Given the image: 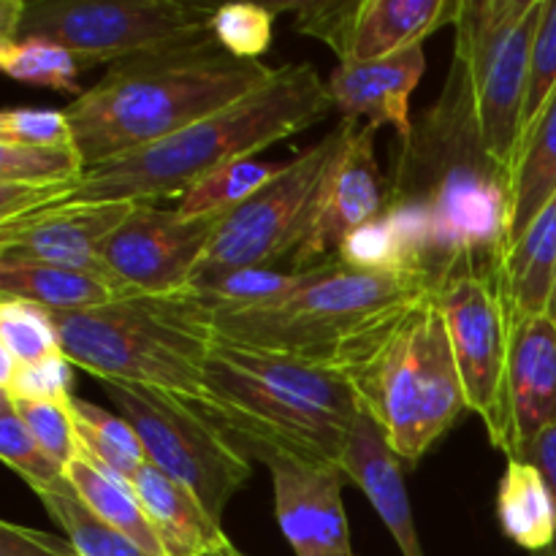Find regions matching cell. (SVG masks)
<instances>
[{"label":"cell","instance_id":"obj_1","mask_svg":"<svg viewBox=\"0 0 556 556\" xmlns=\"http://www.w3.org/2000/svg\"><path fill=\"white\" fill-rule=\"evenodd\" d=\"M386 215L410 233L432 288L454 266L503 261L510 248L514 174L483 139L470 60L456 38L443 90L396 144Z\"/></svg>","mask_w":556,"mask_h":556},{"label":"cell","instance_id":"obj_2","mask_svg":"<svg viewBox=\"0 0 556 556\" xmlns=\"http://www.w3.org/2000/svg\"><path fill=\"white\" fill-rule=\"evenodd\" d=\"M331 112L334 103L329 85L313 65H282L266 85L231 106L144 150L87 168L79 182L60 190L52 206L90 201L152 204L161 199H182L220 168L250 161L266 147L324 123Z\"/></svg>","mask_w":556,"mask_h":556},{"label":"cell","instance_id":"obj_3","mask_svg":"<svg viewBox=\"0 0 556 556\" xmlns=\"http://www.w3.org/2000/svg\"><path fill=\"white\" fill-rule=\"evenodd\" d=\"M228 54L210 36L136 54L65 106L85 166L123 157L231 106L275 76Z\"/></svg>","mask_w":556,"mask_h":556},{"label":"cell","instance_id":"obj_4","mask_svg":"<svg viewBox=\"0 0 556 556\" xmlns=\"http://www.w3.org/2000/svg\"><path fill=\"white\" fill-rule=\"evenodd\" d=\"M195 407L255 456L282 454L345 470L362 405L334 369L217 340Z\"/></svg>","mask_w":556,"mask_h":556},{"label":"cell","instance_id":"obj_5","mask_svg":"<svg viewBox=\"0 0 556 556\" xmlns=\"http://www.w3.org/2000/svg\"><path fill=\"white\" fill-rule=\"evenodd\" d=\"M429 293L432 280L421 271L364 269L334 255L304 269L302 282L286 296L215 313V326L220 340L345 375Z\"/></svg>","mask_w":556,"mask_h":556},{"label":"cell","instance_id":"obj_6","mask_svg":"<svg viewBox=\"0 0 556 556\" xmlns=\"http://www.w3.org/2000/svg\"><path fill=\"white\" fill-rule=\"evenodd\" d=\"M60 348L101 383L166 391L199 405L217 345L215 309L195 288L166 296L134 293L98 309L52 313Z\"/></svg>","mask_w":556,"mask_h":556},{"label":"cell","instance_id":"obj_7","mask_svg":"<svg viewBox=\"0 0 556 556\" xmlns=\"http://www.w3.org/2000/svg\"><path fill=\"white\" fill-rule=\"evenodd\" d=\"M362 410L383 432L402 465L416 467L470 413L434 296H424L345 369Z\"/></svg>","mask_w":556,"mask_h":556},{"label":"cell","instance_id":"obj_8","mask_svg":"<svg viewBox=\"0 0 556 556\" xmlns=\"http://www.w3.org/2000/svg\"><path fill=\"white\" fill-rule=\"evenodd\" d=\"M445 320L467 407L481 418L489 443L508 459H519L510 421L508 369L514 307L503 261H465L432 288Z\"/></svg>","mask_w":556,"mask_h":556},{"label":"cell","instance_id":"obj_9","mask_svg":"<svg viewBox=\"0 0 556 556\" xmlns=\"http://www.w3.org/2000/svg\"><path fill=\"white\" fill-rule=\"evenodd\" d=\"M103 391L136 429L147 462L223 525L228 503L253 472L242 445L201 407L166 391L130 383H103Z\"/></svg>","mask_w":556,"mask_h":556},{"label":"cell","instance_id":"obj_10","mask_svg":"<svg viewBox=\"0 0 556 556\" xmlns=\"http://www.w3.org/2000/svg\"><path fill=\"white\" fill-rule=\"evenodd\" d=\"M215 5L182 0H25L16 38H49L81 71L210 36Z\"/></svg>","mask_w":556,"mask_h":556},{"label":"cell","instance_id":"obj_11","mask_svg":"<svg viewBox=\"0 0 556 556\" xmlns=\"http://www.w3.org/2000/svg\"><path fill=\"white\" fill-rule=\"evenodd\" d=\"M356 123L358 119H342L324 139L291 157L253 199L223 215L195 280L233 269H271L282 258L291 261L315 199Z\"/></svg>","mask_w":556,"mask_h":556},{"label":"cell","instance_id":"obj_12","mask_svg":"<svg viewBox=\"0 0 556 556\" xmlns=\"http://www.w3.org/2000/svg\"><path fill=\"white\" fill-rule=\"evenodd\" d=\"M543 0H462L454 38L470 60L478 119L492 155L514 174L530 58Z\"/></svg>","mask_w":556,"mask_h":556},{"label":"cell","instance_id":"obj_13","mask_svg":"<svg viewBox=\"0 0 556 556\" xmlns=\"http://www.w3.org/2000/svg\"><path fill=\"white\" fill-rule=\"evenodd\" d=\"M220 220L223 215H185L134 204L103 242L101 261L136 293L166 296L190 291Z\"/></svg>","mask_w":556,"mask_h":556},{"label":"cell","instance_id":"obj_14","mask_svg":"<svg viewBox=\"0 0 556 556\" xmlns=\"http://www.w3.org/2000/svg\"><path fill=\"white\" fill-rule=\"evenodd\" d=\"M375 134L378 130L362 123L351 128L315 199L302 242L288 261L293 271L313 269L334 258L358 228L369 226L386 212V179L375 157Z\"/></svg>","mask_w":556,"mask_h":556},{"label":"cell","instance_id":"obj_15","mask_svg":"<svg viewBox=\"0 0 556 556\" xmlns=\"http://www.w3.org/2000/svg\"><path fill=\"white\" fill-rule=\"evenodd\" d=\"M275 486V519L296 556H356L342 489V467L309 465L282 454L261 456Z\"/></svg>","mask_w":556,"mask_h":556},{"label":"cell","instance_id":"obj_16","mask_svg":"<svg viewBox=\"0 0 556 556\" xmlns=\"http://www.w3.org/2000/svg\"><path fill=\"white\" fill-rule=\"evenodd\" d=\"M130 210L134 204L123 201H90L52 206L20 220L0 223V258L106 269L101 261L103 242Z\"/></svg>","mask_w":556,"mask_h":556},{"label":"cell","instance_id":"obj_17","mask_svg":"<svg viewBox=\"0 0 556 556\" xmlns=\"http://www.w3.org/2000/svg\"><path fill=\"white\" fill-rule=\"evenodd\" d=\"M427 71L424 47L362 63H340L329 76V96L342 119H358L378 130L391 125L400 139L413 128L410 96Z\"/></svg>","mask_w":556,"mask_h":556},{"label":"cell","instance_id":"obj_18","mask_svg":"<svg viewBox=\"0 0 556 556\" xmlns=\"http://www.w3.org/2000/svg\"><path fill=\"white\" fill-rule=\"evenodd\" d=\"M508 400L521 456L525 445L556 424V326L548 315H514Z\"/></svg>","mask_w":556,"mask_h":556},{"label":"cell","instance_id":"obj_19","mask_svg":"<svg viewBox=\"0 0 556 556\" xmlns=\"http://www.w3.org/2000/svg\"><path fill=\"white\" fill-rule=\"evenodd\" d=\"M345 472L351 483H356L364 497L369 500L400 554L427 556L421 538H418L416 514H413L410 494H407L405 476H402V462L389 448L378 424L364 410L358 413L356 429H353Z\"/></svg>","mask_w":556,"mask_h":556},{"label":"cell","instance_id":"obj_20","mask_svg":"<svg viewBox=\"0 0 556 556\" xmlns=\"http://www.w3.org/2000/svg\"><path fill=\"white\" fill-rule=\"evenodd\" d=\"M462 0H358L342 63H362L424 47V38L454 25Z\"/></svg>","mask_w":556,"mask_h":556},{"label":"cell","instance_id":"obj_21","mask_svg":"<svg viewBox=\"0 0 556 556\" xmlns=\"http://www.w3.org/2000/svg\"><path fill=\"white\" fill-rule=\"evenodd\" d=\"M134 293L109 269H74V266L0 258V296L22 299L49 313L98 309Z\"/></svg>","mask_w":556,"mask_h":556},{"label":"cell","instance_id":"obj_22","mask_svg":"<svg viewBox=\"0 0 556 556\" xmlns=\"http://www.w3.org/2000/svg\"><path fill=\"white\" fill-rule=\"evenodd\" d=\"M130 483L166 556H215L231 546L220 521L212 519L188 489L163 476L150 462Z\"/></svg>","mask_w":556,"mask_h":556},{"label":"cell","instance_id":"obj_23","mask_svg":"<svg viewBox=\"0 0 556 556\" xmlns=\"http://www.w3.org/2000/svg\"><path fill=\"white\" fill-rule=\"evenodd\" d=\"M497 519L505 538L538 556L556 541V500L532 462L508 459L497 489Z\"/></svg>","mask_w":556,"mask_h":556},{"label":"cell","instance_id":"obj_24","mask_svg":"<svg viewBox=\"0 0 556 556\" xmlns=\"http://www.w3.org/2000/svg\"><path fill=\"white\" fill-rule=\"evenodd\" d=\"M556 277V195L505 253V280L514 315H546Z\"/></svg>","mask_w":556,"mask_h":556},{"label":"cell","instance_id":"obj_25","mask_svg":"<svg viewBox=\"0 0 556 556\" xmlns=\"http://www.w3.org/2000/svg\"><path fill=\"white\" fill-rule=\"evenodd\" d=\"M65 478L98 519H103L119 535L136 543L147 556H166L150 521H147L134 483L92 462L87 454H79L65 467Z\"/></svg>","mask_w":556,"mask_h":556},{"label":"cell","instance_id":"obj_26","mask_svg":"<svg viewBox=\"0 0 556 556\" xmlns=\"http://www.w3.org/2000/svg\"><path fill=\"white\" fill-rule=\"evenodd\" d=\"M556 195V92L519 144L514 163V223L510 244Z\"/></svg>","mask_w":556,"mask_h":556},{"label":"cell","instance_id":"obj_27","mask_svg":"<svg viewBox=\"0 0 556 556\" xmlns=\"http://www.w3.org/2000/svg\"><path fill=\"white\" fill-rule=\"evenodd\" d=\"M71 413H74L81 454H87L106 470L117 472L125 481H134L141 467L147 465L136 429L119 413H109L92 402L76 400V396L71 400Z\"/></svg>","mask_w":556,"mask_h":556},{"label":"cell","instance_id":"obj_28","mask_svg":"<svg viewBox=\"0 0 556 556\" xmlns=\"http://www.w3.org/2000/svg\"><path fill=\"white\" fill-rule=\"evenodd\" d=\"M36 497L41 500L52 521H58V527L65 532V538L79 556H147L136 543H130L114 527L98 519L87 508L85 500L74 492L68 478L47 489H38Z\"/></svg>","mask_w":556,"mask_h":556},{"label":"cell","instance_id":"obj_29","mask_svg":"<svg viewBox=\"0 0 556 556\" xmlns=\"http://www.w3.org/2000/svg\"><path fill=\"white\" fill-rule=\"evenodd\" d=\"M0 68L16 81L47 87L54 92H71L79 98L81 65L74 52L49 38H14L0 41Z\"/></svg>","mask_w":556,"mask_h":556},{"label":"cell","instance_id":"obj_30","mask_svg":"<svg viewBox=\"0 0 556 556\" xmlns=\"http://www.w3.org/2000/svg\"><path fill=\"white\" fill-rule=\"evenodd\" d=\"M282 166L286 163H261L253 157L231 163L188 190L179 199L177 210L185 215H228L253 199L261 188H266L282 172Z\"/></svg>","mask_w":556,"mask_h":556},{"label":"cell","instance_id":"obj_31","mask_svg":"<svg viewBox=\"0 0 556 556\" xmlns=\"http://www.w3.org/2000/svg\"><path fill=\"white\" fill-rule=\"evenodd\" d=\"M87 166L76 141L58 147L0 144V182L47 188L74 185L85 177Z\"/></svg>","mask_w":556,"mask_h":556},{"label":"cell","instance_id":"obj_32","mask_svg":"<svg viewBox=\"0 0 556 556\" xmlns=\"http://www.w3.org/2000/svg\"><path fill=\"white\" fill-rule=\"evenodd\" d=\"M0 353L16 364H38L63 353L49 309L0 296Z\"/></svg>","mask_w":556,"mask_h":556},{"label":"cell","instance_id":"obj_33","mask_svg":"<svg viewBox=\"0 0 556 556\" xmlns=\"http://www.w3.org/2000/svg\"><path fill=\"white\" fill-rule=\"evenodd\" d=\"M302 277L304 271L293 269H233L195 280L193 288L210 302L215 313H226V309L255 307V304L286 296L302 282Z\"/></svg>","mask_w":556,"mask_h":556},{"label":"cell","instance_id":"obj_34","mask_svg":"<svg viewBox=\"0 0 556 556\" xmlns=\"http://www.w3.org/2000/svg\"><path fill=\"white\" fill-rule=\"evenodd\" d=\"M0 459L33 489H47L52 483L63 481L65 470L43 451L36 434L27 429L20 413L14 410L11 400L0 394Z\"/></svg>","mask_w":556,"mask_h":556},{"label":"cell","instance_id":"obj_35","mask_svg":"<svg viewBox=\"0 0 556 556\" xmlns=\"http://www.w3.org/2000/svg\"><path fill=\"white\" fill-rule=\"evenodd\" d=\"M277 14L264 3L217 5L210 20V33L228 54L261 63L275 38Z\"/></svg>","mask_w":556,"mask_h":556},{"label":"cell","instance_id":"obj_36","mask_svg":"<svg viewBox=\"0 0 556 556\" xmlns=\"http://www.w3.org/2000/svg\"><path fill=\"white\" fill-rule=\"evenodd\" d=\"M3 356V353H0ZM74 364L58 353L38 364H16L3 356L0 367V391L11 400L36 402H71L74 400Z\"/></svg>","mask_w":556,"mask_h":556},{"label":"cell","instance_id":"obj_37","mask_svg":"<svg viewBox=\"0 0 556 556\" xmlns=\"http://www.w3.org/2000/svg\"><path fill=\"white\" fill-rule=\"evenodd\" d=\"M3 394V391H0ZM11 400V396H9ZM14 410L27 424L38 443L60 467H68L81 454L79 434H76L71 402H36V400H11Z\"/></svg>","mask_w":556,"mask_h":556},{"label":"cell","instance_id":"obj_38","mask_svg":"<svg viewBox=\"0 0 556 556\" xmlns=\"http://www.w3.org/2000/svg\"><path fill=\"white\" fill-rule=\"evenodd\" d=\"M556 92V0H543V14L538 22L535 43L530 58V85H527L521 139L535 125L546 103Z\"/></svg>","mask_w":556,"mask_h":556},{"label":"cell","instance_id":"obj_39","mask_svg":"<svg viewBox=\"0 0 556 556\" xmlns=\"http://www.w3.org/2000/svg\"><path fill=\"white\" fill-rule=\"evenodd\" d=\"M74 141L65 109H5L0 114V144L58 147Z\"/></svg>","mask_w":556,"mask_h":556},{"label":"cell","instance_id":"obj_40","mask_svg":"<svg viewBox=\"0 0 556 556\" xmlns=\"http://www.w3.org/2000/svg\"><path fill=\"white\" fill-rule=\"evenodd\" d=\"M0 556H79L68 538L0 521Z\"/></svg>","mask_w":556,"mask_h":556},{"label":"cell","instance_id":"obj_41","mask_svg":"<svg viewBox=\"0 0 556 556\" xmlns=\"http://www.w3.org/2000/svg\"><path fill=\"white\" fill-rule=\"evenodd\" d=\"M519 459L532 462V465L543 472V478H546L548 489H552V494L556 500V424L554 427H548L546 432L538 434L530 445H525V451H521ZM538 556H556V541L548 552H543Z\"/></svg>","mask_w":556,"mask_h":556},{"label":"cell","instance_id":"obj_42","mask_svg":"<svg viewBox=\"0 0 556 556\" xmlns=\"http://www.w3.org/2000/svg\"><path fill=\"white\" fill-rule=\"evenodd\" d=\"M546 315L554 320L556 326V277H554V288H552V296H548V307H546Z\"/></svg>","mask_w":556,"mask_h":556},{"label":"cell","instance_id":"obj_43","mask_svg":"<svg viewBox=\"0 0 556 556\" xmlns=\"http://www.w3.org/2000/svg\"><path fill=\"white\" fill-rule=\"evenodd\" d=\"M215 556H248V554L239 552V548L231 543V546H226V548H223V552H217Z\"/></svg>","mask_w":556,"mask_h":556}]
</instances>
